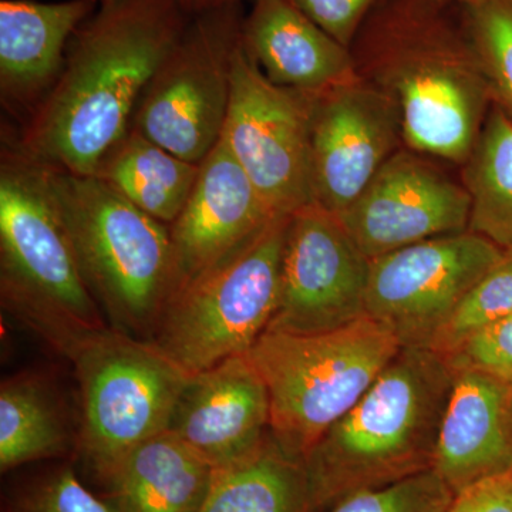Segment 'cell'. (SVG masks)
I'll return each mask as SVG.
<instances>
[{
    "label": "cell",
    "mask_w": 512,
    "mask_h": 512,
    "mask_svg": "<svg viewBox=\"0 0 512 512\" xmlns=\"http://www.w3.org/2000/svg\"><path fill=\"white\" fill-rule=\"evenodd\" d=\"M191 18L178 0L99 3L73 36L55 86L12 134L15 143L47 167L94 174L130 131L138 101Z\"/></svg>",
    "instance_id": "6da1fadb"
},
{
    "label": "cell",
    "mask_w": 512,
    "mask_h": 512,
    "mask_svg": "<svg viewBox=\"0 0 512 512\" xmlns=\"http://www.w3.org/2000/svg\"><path fill=\"white\" fill-rule=\"evenodd\" d=\"M356 72L389 97L404 146L464 165L493 100L461 5L387 0L353 40Z\"/></svg>",
    "instance_id": "7a4b0ae2"
},
{
    "label": "cell",
    "mask_w": 512,
    "mask_h": 512,
    "mask_svg": "<svg viewBox=\"0 0 512 512\" xmlns=\"http://www.w3.org/2000/svg\"><path fill=\"white\" fill-rule=\"evenodd\" d=\"M454 376L434 350L402 348L303 460L315 512L433 470Z\"/></svg>",
    "instance_id": "3957f363"
},
{
    "label": "cell",
    "mask_w": 512,
    "mask_h": 512,
    "mask_svg": "<svg viewBox=\"0 0 512 512\" xmlns=\"http://www.w3.org/2000/svg\"><path fill=\"white\" fill-rule=\"evenodd\" d=\"M0 299L67 360L109 328L84 279L49 170L9 133L0 153Z\"/></svg>",
    "instance_id": "277c9868"
},
{
    "label": "cell",
    "mask_w": 512,
    "mask_h": 512,
    "mask_svg": "<svg viewBox=\"0 0 512 512\" xmlns=\"http://www.w3.org/2000/svg\"><path fill=\"white\" fill-rule=\"evenodd\" d=\"M47 170L84 279L110 328L153 339L177 288L170 227L96 175Z\"/></svg>",
    "instance_id": "5b68a950"
},
{
    "label": "cell",
    "mask_w": 512,
    "mask_h": 512,
    "mask_svg": "<svg viewBox=\"0 0 512 512\" xmlns=\"http://www.w3.org/2000/svg\"><path fill=\"white\" fill-rule=\"evenodd\" d=\"M402 348L392 330L367 315L309 335L265 330L248 356L268 390L276 443L305 460Z\"/></svg>",
    "instance_id": "8992f818"
},
{
    "label": "cell",
    "mask_w": 512,
    "mask_h": 512,
    "mask_svg": "<svg viewBox=\"0 0 512 512\" xmlns=\"http://www.w3.org/2000/svg\"><path fill=\"white\" fill-rule=\"evenodd\" d=\"M289 218L258 235L175 289L151 342L190 375L245 355L278 308Z\"/></svg>",
    "instance_id": "52a82bcc"
},
{
    "label": "cell",
    "mask_w": 512,
    "mask_h": 512,
    "mask_svg": "<svg viewBox=\"0 0 512 512\" xmlns=\"http://www.w3.org/2000/svg\"><path fill=\"white\" fill-rule=\"evenodd\" d=\"M69 360L82 407L77 446L103 483L130 451L168 430L192 375L151 340L113 328L93 333Z\"/></svg>",
    "instance_id": "ba28073f"
},
{
    "label": "cell",
    "mask_w": 512,
    "mask_h": 512,
    "mask_svg": "<svg viewBox=\"0 0 512 512\" xmlns=\"http://www.w3.org/2000/svg\"><path fill=\"white\" fill-rule=\"evenodd\" d=\"M239 6L192 16L131 120V130L190 163L201 164L224 131L242 36Z\"/></svg>",
    "instance_id": "9c48e42d"
},
{
    "label": "cell",
    "mask_w": 512,
    "mask_h": 512,
    "mask_svg": "<svg viewBox=\"0 0 512 512\" xmlns=\"http://www.w3.org/2000/svg\"><path fill=\"white\" fill-rule=\"evenodd\" d=\"M312 113L313 93L269 82L241 36L221 140L278 217L315 202Z\"/></svg>",
    "instance_id": "30bf717a"
},
{
    "label": "cell",
    "mask_w": 512,
    "mask_h": 512,
    "mask_svg": "<svg viewBox=\"0 0 512 512\" xmlns=\"http://www.w3.org/2000/svg\"><path fill=\"white\" fill-rule=\"evenodd\" d=\"M504 256L471 231L379 256L370 261L366 315L392 330L403 348H427L461 299Z\"/></svg>",
    "instance_id": "8fae6325"
},
{
    "label": "cell",
    "mask_w": 512,
    "mask_h": 512,
    "mask_svg": "<svg viewBox=\"0 0 512 512\" xmlns=\"http://www.w3.org/2000/svg\"><path fill=\"white\" fill-rule=\"evenodd\" d=\"M369 271L339 215L318 202L299 208L289 218L278 308L266 330L309 335L363 318Z\"/></svg>",
    "instance_id": "7c38bea8"
},
{
    "label": "cell",
    "mask_w": 512,
    "mask_h": 512,
    "mask_svg": "<svg viewBox=\"0 0 512 512\" xmlns=\"http://www.w3.org/2000/svg\"><path fill=\"white\" fill-rule=\"evenodd\" d=\"M471 197L439 160L402 148L339 215L372 261L429 239L468 231Z\"/></svg>",
    "instance_id": "4fadbf2b"
},
{
    "label": "cell",
    "mask_w": 512,
    "mask_h": 512,
    "mask_svg": "<svg viewBox=\"0 0 512 512\" xmlns=\"http://www.w3.org/2000/svg\"><path fill=\"white\" fill-rule=\"evenodd\" d=\"M402 143L396 107L362 77L313 93V200L343 214Z\"/></svg>",
    "instance_id": "5bb4252c"
},
{
    "label": "cell",
    "mask_w": 512,
    "mask_h": 512,
    "mask_svg": "<svg viewBox=\"0 0 512 512\" xmlns=\"http://www.w3.org/2000/svg\"><path fill=\"white\" fill-rule=\"evenodd\" d=\"M168 430L214 468L237 464L264 446L271 406L248 353L192 375Z\"/></svg>",
    "instance_id": "9a60e30c"
},
{
    "label": "cell",
    "mask_w": 512,
    "mask_h": 512,
    "mask_svg": "<svg viewBox=\"0 0 512 512\" xmlns=\"http://www.w3.org/2000/svg\"><path fill=\"white\" fill-rule=\"evenodd\" d=\"M275 218L278 215L220 140L202 161L194 190L170 225L177 288L254 238Z\"/></svg>",
    "instance_id": "2e32d148"
},
{
    "label": "cell",
    "mask_w": 512,
    "mask_h": 512,
    "mask_svg": "<svg viewBox=\"0 0 512 512\" xmlns=\"http://www.w3.org/2000/svg\"><path fill=\"white\" fill-rule=\"evenodd\" d=\"M99 0L0 2V100L20 126L55 86L67 49Z\"/></svg>",
    "instance_id": "e0dca14e"
},
{
    "label": "cell",
    "mask_w": 512,
    "mask_h": 512,
    "mask_svg": "<svg viewBox=\"0 0 512 512\" xmlns=\"http://www.w3.org/2000/svg\"><path fill=\"white\" fill-rule=\"evenodd\" d=\"M242 42L269 82L296 92H325L359 76L350 49L291 0H254Z\"/></svg>",
    "instance_id": "ac0fdd59"
},
{
    "label": "cell",
    "mask_w": 512,
    "mask_h": 512,
    "mask_svg": "<svg viewBox=\"0 0 512 512\" xmlns=\"http://www.w3.org/2000/svg\"><path fill=\"white\" fill-rule=\"evenodd\" d=\"M512 386L471 370H456L433 470L460 493L468 485L512 470L507 407Z\"/></svg>",
    "instance_id": "d6986e66"
},
{
    "label": "cell",
    "mask_w": 512,
    "mask_h": 512,
    "mask_svg": "<svg viewBox=\"0 0 512 512\" xmlns=\"http://www.w3.org/2000/svg\"><path fill=\"white\" fill-rule=\"evenodd\" d=\"M217 468L170 430L134 448L103 481L114 512H197Z\"/></svg>",
    "instance_id": "ffe728a7"
},
{
    "label": "cell",
    "mask_w": 512,
    "mask_h": 512,
    "mask_svg": "<svg viewBox=\"0 0 512 512\" xmlns=\"http://www.w3.org/2000/svg\"><path fill=\"white\" fill-rule=\"evenodd\" d=\"M200 168L201 164L175 156L130 128L92 175L170 227L184 210Z\"/></svg>",
    "instance_id": "44dd1931"
},
{
    "label": "cell",
    "mask_w": 512,
    "mask_h": 512,
    "mask_svg": "<svg viewBox=\"0 0 512 512\" xmlns=\"http://www.w3.org/2000/svg\"><path fill=\"white\" fill-rule=\"evenodd\" d=\"M197 512H315L305 464L269 434L251 457L217 468Z\"/></svg>",
    "instance_id": "7402d4cb"
},
{
    "label": "cell",
    "mask_w": 512,
    "mask_h": 512,
    "mask_svg": "<svg viewBox=\"0 0 512 512\" xmlns=\"http://www.w3.org/2000/svg\"><path fill=\"white\" fill-rule=\"evenodd\" d=\"M69 430L52 384L33 372L18 373L0 384V470L63 456Z\"/></svg>",
    "instance_id": "603a6c76"
},
{
    "label": "cell",
    "mask_w": 512,
    "mask_h": 512,
    "mask_svg": "<svg viewBox=\"0 0 512 512\" xmlns=\"http://www.w3.org/2000/svg\"><path fill=\"white\" fill-rule=\"evenodd\" d=\"M461 180L471 197L468 231L512 255V119L500 107L488 113Z\"/></svg>",
    "instance_id": "cb8c5ba5"
},
{
    "label": "cell",
    "mask_w": 512,
    "mask_h": 512,
    "mask_svg": "<svg viewBox=\"0 0 512 512\" xmlns=\"http://www.w3.org/2000/svg\"><path fill=\"white\" fill-rule=\"evenodd\" d=\"M491 96L512 119V0L461 5Z\"/></svg>",
    "instance_id": "d4e9b609"
},
{
    "label": "cell",
    "mask_w": 512,
    "mask_h": 512,
    "mask_svg": "<svg viewBox=\"0 0 512 512\" xmlns=\"http://www.w3.org/2000/svg\"><path fill=\"white\" fill-rule=\"evenodd\" d=\"M512 315V255H505L461 299L427 349L447 357L478 330Z\"/></svg>",
    "instance_id": "484cf974"
},
{
    "label": "cell",
    "mask_w": 512,
    "mask_h": 512,
    "mask_svg": "<svg viewBox=\"0 0 512 512\" xmlns=\"http://www.w3.org/2000/svg\"><path fill=\"white\" fill-rule=\"evenodd\" d=\"M454 495L443 478L429 470L386 487L346 495L316 512H446Z\"/></svg>",
    "instance_id": "4316f807"
},
{
    "label": "cell",
    "mask_w": 512,
    "mask_h": 512,
    "mask_svg": "<svg viewBox=\"0 0 512 512\" xmlns=\"http://www.w3.org/2000/svg\"><path fill=\"white\" fill-rule=\"evenodd\" d=\"M3 512H114L63 466L35 478L10 495Z\"/></svg>",
    "instance_id": "83f0119b"
},
{
    "label": "cell",
    "mask_w": 512,
    "mask_h": 512,
    "mask_svg": "<svg viewBox=\"0 0 512 512\" xmlns=\"http://www.w3.org/2000/svg\"><path fill=\"white\" fill-rule=\"evenodd\" d=\"M446 359L454 370L483 373L512 386V315L478 330Z\"/></svg>",
    "instance_id": "f1b7e54d"
},
{
    "label": "cell",
    "mask_w": 512,
    "mask_h": 512,
    "mask_svg": "<svg viewBox=\"0 0 512 512\" xmlns=\"http://www.w3.org/2000/svg\"><path fill=\"white\" fill-rule=\"evenodd\" d=\"M340 45L352 47L367 18L387 0H291Z\"/></svg>",
    "instance_id": "f546056e"
},
{
    "label": "cell",
    "mask_w": 512,
    "mask_h": 512,
    "mask_svg": "<svg viewBox=\"0 0 512 512\" xmlns=\"http://www.w3.org/2000/svg\"><path fill=\"white\" fill-rule=\"evenodd\" d=\"M446 512H512V470L468 485Z\"/></svg>",
    "instance_id": "4dcf8cb0"
},
{
    "label": "cell",
    "mask_w": 512,
    "mask_h": 512,
    "mask_svg": "<svg viewBox=\"0 0 512 512\" xmlns=\"http://www.w3.org/2000/svg\"><path fill=\"white\" fill-rule=\"evenodd\" d=\"M242 0H178L185 12L190 16L202 15L228 6L241 5Z\"/></svg>",
    "instance_id": "1f68e13d"
},
{
    "label": "cell",
    "mask_w": 512,
    "mask_h": 512,
    "mask_svg": "<svg viewBox=\"0 0 512 512\" xmlns=\"http://www.w3.org/2000/svg\"><path fill=\"white\" fill-rule=\"evenodd\" d=\"M507 424H508V434H510V439H511V443H512V390H511V394H510V400H508Z\"/></svg>",
    "instance_id": "d6a6232c"
},
{
    "label": "cell",
    "mask_w": 512,
    "mask_h": 512,
    "mask_svg": "<svg viewBox=\"0 0 512 512\" xmlns=\"http://www.w3.org/2000/svg\"><path fill=\"white\" fill-rule=\"evenodd\" d=\"M450 2L457 3V5H467V3L476 2V0H450Z\"/></svg>",
    "instance_id": "836d02e7"
},
{
    "label": "cell",
    "mask_w": 512,
    "mask_h": 512,
    "mask_svg": "<svg viewBox=\"0 0 512 512\" xmlns=\"http://www.w3.org/2000/svg\"><path fill=\"white\" fill-rule=\"evenodd\" d=\"M101 2H106V0H99V3H101Z\"/></svg>",
    "instance_id": "e575fe53"
}]
</instances>
